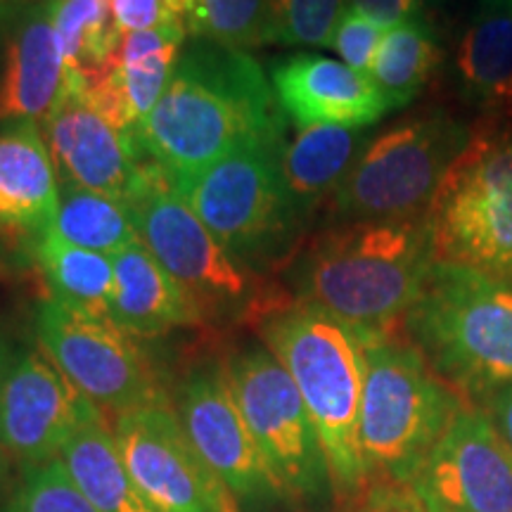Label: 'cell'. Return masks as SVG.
<instances>
[{
    "instance_id": "cell-39",
    "label": "cell",
    "mask_w": 512,
    "mask_h": 512,
    "mask_svg": "<svg viewBox=\"0 0 512 512\" xmlns=\"http://www.w3.org/2000/svg\"><path fill=\"white\" fill-rule=\"evenodd\" d=\"M15 10H17V0H0V22L10 19V15Z\"/></svg>"
},
{
    "instance_id": "cell-6",
    "label": "cell",
    "mask_w": 512,
    "mask_h": 512,
    "mask_svg": "<svg viewBox=\"0 0 512 512\" xmlns=\"http://www.w3.org/2000/svg\"><path fill=\"white\" fill-rule=\"evenodd\" d=\"M422 221L437 266L512 278V124L479 117Z\"/></svg>"
},
{
    "instance_id": "cell-13",
    "label": "cell",
    "mask_w": 512,
    "mask_h": 512,
    "mask_svg": "<svg viewBox=\"0 0 512 512\" xmlns=\"http://www.w3.org/2000/svg\"><path fill=\"white\" fill-rule=\"evenodd\" d=\"M121 460L159 512H221L233 494L207 470L166 399L117 415Z\"/></svg>"
},
{
    "instance_id": "cell-29",
    "label": "cell",
    "mask_w": 512,
    "mask_h": 512,
    "mask_svg": "<svg viewBox=\"0 0 512 512\" xmlns=\"http://www.w3.org/2000/svg\"><path fill=\"white\" fill-rule=\"evenodd\" d=\"M347 0H268L266 43L290 48H330Z\"/></svg>"
},
{
    "instance_id": "cell-41",
    "label": "cell",
    "mask_w": 512,
    "mask_h": 512,
    "mask_svg": "<svg viewBox=\"0 0 512 512\" xmlns=\"http://www.w3.org/2000/svg\"><path fill=\"white\" fill-rule=\"evenodd\" d=\"M221 512H240V510H238V501H235V498H228V501L223 503Z\"/></svg>"
},
{
    "instance_id": "cell-27",
    "label": "cell",
    "mask_w": 512,
    "mask_h": 512,
    "mask_svg": "<svg viewBox=\"0 0 512 512\" xmlns=\"http://www.w3.org/2000/svg\"><path fill=\"white\" fill-rule=\"evenodd\" d=\"M53 230L72 245L105 256H114L140 242L124 202L69 183L60 185V207Z\"/></svg>"
},
{
    "instance_id": "cell-26",
    "label": "cell",
    "mask_w": 512,
    "mask_h": 512,
    "mask_svg": "<svg viewBox=\"0 0 512 512\" xmlns=\"http://www.w3.org/2000/svg\"><path fill=\"white\" fill-rule=\"evenodd\" d=\"M444 57L437 36L425 19H411L389 29L370 69V79L387 100L389 110H401L418 98Z\"/></svg>"
},
{
    "instance_id": "cell-20",
    "label": "cell",
    "mask_w": 512,
    "mask_h": 512,
    "mask_svg": "<svg viewBox=\"0 0 512 512\" xmlns=\"http://www.w3.org/2000/svg\"><path fill=\"white\" fill-rule=\"evenodd\" d=\"M114 290L110 320L126 335L162 337L204 323V311L188 290L166 273L143 242L112 256Z\"/></svg>"
},
{
    "instance_id": "cell-34",
    "label": "cell",
    "mask_w": 512,
    "mask_h": 512,
    "mask_svg": "<svg viewBox=\"0 0 512 512\" xmlns=\"http://www.w3.org/2000/svg\"><path fill=\"white\" fill-rule=\"evenodd\" d=\"M358 512H430L408 494L403 484L366 486Z\"/></svg>"
},
{
    "instance_id": "cell-18",
    "label": "cell",
    "mask_w": 512,
    "mask_h": 512,
    "mask_svg": "<svg viewBox=\"0 0 512 512\" xmlns=\"http://www.w3.org/2000/svg\"><path fill=\"white\" fill-rule=\"evenodd\" d=\"M69 91V72L46 0L12 17L0 64V121L43 124Z\"/></svg>"
},
{
    "instance_id": "cell-3",
    "label": "cell",
    "mask_w": 512,
    "mask_h": 512,
    "mask_svg": "<svg viewBox=\"0 0 512 512\" xmlns=\"http://www.w3.org/2000/svg\"><path fill=\"white\" fill-rule=\"evenodd\" d=\"M266 349L302 394L339 496L366 489L358 420L366 384V335L311 304H285L261 323Z\"/></svg>"
},
{
    "instance_id": "cell-1",
    "label": "cell",
    "mask_w": 512,
    "mask_h": 512,
    "mask_svg": "<svg viewBox=\"0 0 512 512\" xmlns=\"http://www.w3.org/2000/svg\"><path fill=\"white\" fill-rule=\"evenodd\" d=\"M133 133L145 155L176 178L245 145L280 140L285 114L252 55L195 38L155 110Z\"/></svg>"
},
{
    "instance_id": "cell-40",
    "label": "cell",
    "mask_w": 512,
    "mask_h": 512,
    "mask_svg": "<svg viewBox=\"0 0 512 512\" xmlns=\"http://www.w3.org/2000/svg\"><path fill=\"white\" fill-rule=\"evenodd\" d=\"M5 448L0 446V484H3V479H5V472H8V456H5Z\"/></svg>"
},
{
    "instance_id": "cell-16",
    "label": "cell",
    "mask_w": 512,
    "mask_h": 512,
    "mask_svg": "<svg viewBox=\"0 0 512 512\" xmlns=\"http://www.w3.org/2000/svg\"><path fill=\"white\" fill-rule=\"evenodd\" d=\"M95 415L100 408L43 351H24L0 389V446L27 467L50 463Z\"/></svg>"
},
{
    "instance_id": "cell-28",
    "label": "cell",
    "mask_w": 512,
    "mask_h": 512,
    "mask_svg": "<svg viewBox=\"0 0 512 512\" xmlns=\"http://www.w3.org/2000/svg\"><path fill=\"white\" fill-rule=\"evenodd\" d=\"M268 0H197L185 29L197 41L247 53L264 46Z\"/></svg>"
},
{
    "instance_id": "cell-22",
    "label": "cell",
    "mask_w": 512,
    "mask_h": 512,
    "mask_svg": "<svg viewBox=\"0 0 512 512\" xmlns=\"http://www.w3.org/2000/svg\"><path fill=\"white\" fill-rule=\"evenodd\" d=\"M366 147V128L304 126L278 150V169L294 209L306 216L330 200Z\"/></svg>"
},
{
    "instance_id": "cell-8",
    "label": "cell",
    "mask_w": 512,
    "mask_h": 512,
    "mask_svg": "<svg viewBox=\"0 0 512 512\" xmlns=\"http://www.w3.org/2000/svg\"><path fill=\"white\" fill-rule=\"evenodd\" d=\"M472 126L444 110L394 124L366 143L330 197L337 223L422 221L448 166L470 140Z\"/></svg>"
},
{
    "instance_id": "cell-33",
    "label": "cell",
    "mask_w": 512,
    "mask_h": 512,
    "mask_svg": "<svg viewBox=\"0 0 512 512\" xmlns=\"http://www.w3.org/2000/svg\"><path fill=\"white\" fill-rule=\"evenodd\" d=\"M347 8L361 12L387 31L422 17V0H347Z\"/></svg>"
},
{
    "instance_id": "cell-7",
    "label": "cell",
    "mask_w": 512,
    "mask_h": 512,
    "mask_svg": "<svg viewBox=\"0 0 512 512\" xmlns=\"http://www.w3.org/2000/svg\"><path fill=\"white\" fill-rule=\"evenodd\" d=\"M283 140H259L207 169L169 178L216 240L254 271L290 252L304 219L280 178Z\"/></svg>"
},
{
    "instance_id": "cell-2",
    "label": "cell",
    "mask_w": 512,
    "mask_h": 512,
    "mask_svg": "<svg viewBox=\"0 0 512 512\" xmlns=\"http://www.w3.org/2000/svg\"><path fill=\"white\" fill-rule=\"evenodd\" d=\"M425 221L337 223L294 259L297 302L330 313L363 335L406 323L434 271Z\"/></svg>"
},
{
    "instance_id": "cell-19",
    "label": "cell",
    "mask_w": 512,
    "mask_h": 512,
    "mask_svg": "<svg viewBox=\"0 0 512 512\" xmlns=\"http://www.w3.org/2000/svg\"><path fill=\"white\" fill-rule=\"evenodd\" d=\"M60 178L41 124H8L0 131V235L38 240L53 228Z\"/></svg>"
},
{
    "instance_id": "cell-38",
    "label": "cell",
    "mask_w": 512,
    "mask_h": 512,
    "mask_svg": "<svg viewBox=\"0 0 512 512\" xmlns=\"http://www.w3.org/2000/svg\"><path fill=\"white\" fill-rule=\"evenodd\" d=\"M12 271H15V268H12V264H10V256L3 247H0V280L8 278Z\"/></svg>"
},
{
    "instance_id": "cell-17",
    "label": "cell",
    "mask_w": 512,
    "mask_h": 512,
    "mask_svg": "<svg viewBox=\"0 0 512 512\" xmlns=\"http://www.w3.org/2000/svg\"><path fill=\"white\" fill-rule=\"evenodd\" d=\"M271 86L285 119L297 128H368L389 110L368 74L323 55H292L275 62Z\"/></svg>"
},
{
    "instance_id": "cell-23",
    "label": "cell",
    "mask_w": 512,
    "mask_h": 512,
    "mask_svg": "<svg viewBox=\"0 0 512 512\" xmlns=\"http://www.w3.org/2000/svg\"><path fill=\"white\" fill-rule=\"evenodd\" d=\"M60 460L95 512H159L133 482L102 415L76 430Z\"/></svg>"
},
{
    "instance_id": "cell-24",
    "label": "cell",
    "mask_w": 512,
    "mask_h": 512,
    "mask_svg": "<svg viewBox=\"0 0 512 512\" xmlns=\"http://www.w3.org/2000/svg\"><path fill=\"white\" fill-rule=\"evenodd\" d=\"M36 261L50 290V299L93 318L110 320L114 290L112 256L76 247L53 228L34 242Z\"/></svg>"
},
{
    "instance_id": "cell-36",
    "label": "cell",
    "mask_w": 512,
    "mask_h": 512,
    "mask_svg": "<svg viewBox=\"0 0 512 512\" xmlns=\"http://www.w3.org/2000/svg\"><path fill=\"white\" fill-rule=\"evenodd\" d=\"M195 5H197V0H169V8H171V12H174V17L178 19V22H188V17H190V12L195 10Z\"/></svg>"
},
{
    "instance_id": "cell-11",
    "label": "cell",
    "mask_w": 512,
    "mask_h": 512,
    "mask_svg": "<svg viewBox=\"0 0 512 512\" xmlns=\"http://www.w3.org/2000/svg\"><path fill=\"white\" fill-rule=\"evenodd\" d=\"M36 337L55 368L100 411L121 415L164 399L136 337L112 320L46 299L36 311Z\"/></svg>"
},
{
    "instance_id": "cell-21",
    "label": "cell",
    "mask_w": 512,
    "mask_h": 512,
    "mask_svg": "<svg viewBox=\"0 0 512 512\" xmlns=\"http://www.w3.org/2000/svg\"><path fill=\"white\" fill-rule=\"evenodd\" d=\"M456 69L482 119L512 124V0H479L458 41Z\"/></svg>"
},
{
    "instance_id": "cell-30",
    "label": "cell",
    "mask_w": 512,
    "mask_h": 512,
    "mask_svg": "<svg viewBox=\"0 0 512 512\" xmlns=\"http://www.w3.org/2000/svg\"><path fill=\"white\" fill-rule=\"evenodd\" d=\"M0 512H95L60 458L29 465L15 494Z\"/></svg>"
},
{
    "instance_id": "cell-10",
    "label": "cell",
    "mask_w": 512,
    "mask_h": 512,
    "mask_svg": "<svg viewBox=\"0 0 512 512\" xmlns=\"http://www.w3.org/2000/svg\"><path fill=\"white\" fill-rule=\"evenodd\" d=\"M223 368L230 392L285 494L323 496L330 484L328 460L302 394L283 363L264 347H249Z\"/></svg>"
},
{
    "instance_id": "cell-35",
    "label": "cell",
    "mask_w": 512,
    "mask_h": 512,
    "mask_svg": "<svg viewBox=\"0 0 512 512\" xmlns=\"http://www.w3.org/2000/svg\"><path fill=\"white\" fill-rule=\"evenodd\" d=\"M479 408L489 415V420L494 422L498 434L512 448V384H505V387L484 396L479 401Z\"/></svg>"
},
{
    "instance_id": "cell-15",
    "label": "cell",
    "mask_w": 512,
    "mask_h": 512,
    "mask_svg": "<svg viewBox=\"0 0 512 512\" xmlns=\"http://www.w3.org/2000/svg\"><path fill=\"white\" fill-rule=\"evenodd\" d=\"M41 131L60 185H79L128 204L162 169L145 155L136 133L114 126L69 91Z\"/></svg>"
},
{
    "instance_id": "cell-9",
    "label": "cell",
    "mask_w": 512,
    "mask_h": 512,
    "mask_svg": "<svg viewBox=\"0 0 512 512\" xmlns=\"http://www.w3.org/2000/svg\"><path fill=\"white\" fill-rule=\"evenodd\" d=\"M140 242L207 316L271 313L283 304L268 297L259 271L240 264L178 195L164 169L126 204Z\"/></svg>"
},
{
    "instance_id": "cell-4",
    "label": "cell",
    "mask_w": 512,
    "mask_h": 512,
    "mask_svg": "<svg viewBox=\"0 0 512 512\" xmlns=\"http://www.w3.org/2000/svg\"><path fill=\"white\" fill-rule=\"evenodd\" d=\"M403 330L467 401L512 384V278L434 266Z\"/></svg>"
},
{
    "instance_id": "cell-32",
    "label": "cell",
    "mask_w": 512,
    "mask_h": 512,
    "mask_svg": "<svg viewBox=\"0 0 512 512\" xmlns=\"http://www.w3.org/2000/svg\"><path fill=\"white\" fill-rule=\"evenodd\" d=\"M114 22L121 34H136L166 27V24H183L174 17L169 0H110Z\"/></svg>"
},
{
    "instance_id": "cell-31",
    "label": "cell",
    "mask_w": 512,
    "mask_h": 512,
    "mask_svg": "<svg viewBox=\"0 0 512 512\" xmlns=\"http://www.w3.org/2000/svg\"><path fill=\"white\" fill-rule=\"evenodd\" d=\"M384 34H387V29H382L373 19L347 8L339 19L330 48L339 55V62L370 76Z\"/></svg>"
},
{
    "instance_id": "cell-12",
    "label": "cell",
    "mask_w": 512,
    "mask_h": 512,
    "mask_svg": "<svg viewBox=\"0 0 512 512\" xmlns=\"http://www.w3.org/2000/svg\"><path fill=\"white\" fill-rule=\"evenodd\" d=\"M403 486L430 512H512V448L489 415L465 401Z\"/></svg>"
},
{
    "instance_id": "cell-5",
    "label": "cell",
    "mask_w": 512,
    "mask_h": 512,
    "mask_svg": "<svg viewBox=\"0 0 512 512\" xmlns=\"http://www.w3.org/2000/svg\"><path fill=\"white\" fill-rule=\"evenodd\" d=\"M358 444L366 486L403 484L425 463L467 401L408 337L366 335ZM363 494V491H361Z\"/></svg>"
},
{
    "instance_id": "cell-25",
    "label": "cell",
    "mask_w": 512,
    "mask_h": 512,
    "mask_svg": "<svg viewBox=\"0 0 512 512\" xmlns=\"http://www.w3.org/2000/svg\"><path fill=\"white\" fill-rule=\"evenodd\" d=\"M69 81L88 83L112 69L121 31L110 0H46Z\"/></svg>"
},
{
    "instance_id": "cell-37",
    "label": "cell",
    "mask_w": 512,
    "mask_h": 512,
    "mask_svg": "<svg viewBox=\"0 0 512 512\" xmlns=\"http://www.w3.org/2000/svg\"><path fill=\"white\" fill-rule=\"evenodd\" d=\"M10 366H12V358H10L8 344H5V339L0 337V389H3L5 377H8V370H10Z\"/></svg>"
},
{
    "instance_id": "cell-14",
    "label": "cell",
    "mask_w": 512,
    "mask_h": 512,
    "mask_svg": "<svg viewBox=\"0 0 512 512\" xmlns=\"http://www.w3.org/2000/svg\"><path fill=\"white\" fill-rule=\"evenodd\" d=\"M178 418L197 456L235 501L266 503L285 496L230 392L226 368L197 370L188 377L181 389Z\"/></svg>"
}]
</instances>
